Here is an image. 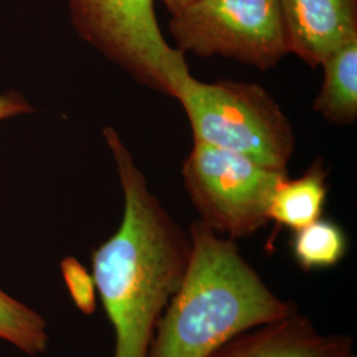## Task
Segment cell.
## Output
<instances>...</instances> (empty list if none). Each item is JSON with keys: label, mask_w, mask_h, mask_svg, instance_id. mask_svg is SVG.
Wrapping results in <instances>:
<instances>
[{"label": "cell", "mask_w": 357, "mask_h": 357, "mask_svg": "<svg viewBox=\"0 0 357 357\" xmlns=\"http://www.w3.org/2000/svg\"><path fill=\"white\" fill-rule=\"evenodd\" d=\"M327 175L318 158L301 178L282 180L268 204V221L275 224V231L301 229L323 216L328 195Z\"/></svg>", "instance_id": "9"}, {"label": "cell", "mask_w": 357, "mask_h": 357, "mask_svg": "<svg viewBox=\"0 0 357 357\" xmlns=\"http://www.w3.org/2000/svg\"><path fill=\"white\" fill-rule=\"evenodd\" d=\"M123 192L114 234L91 253V275L115 333L114 357H149L156 327L184 280L191 237L149 188L128 146L103 128Z\"/></svg>", "instance_id": "1"}, {"label": "cell", "mask_w": 357, "mask_h": 357, "mask_svg": "<svg viewBox=\"0 0 357 357\" xmlns=\"http://www.w3.org/2000/svg\"><path fill=\"white\" fill-rule=\"evenodd\" d=\"M290 249L294 261L303 271L337 266L348 253V237L335 221L320 217L301 229L294 230Z\"/></svg>", "instance_id": "11"}, {"label": "cell", "mask_w": 357, "mask_h": 357, "mask_svg": "<svg viewBox=\"0 0 357 357\" xmlns=\"http://www.w3.org/2000/svg\"><path fill=\"white\" fill-rule=\"evenodd\" d=\"M32 112V106L26 102V98L22 94L16 91L0 94V121L17 115L29 114Z\"/></svg>", "instance_id": "14"}, {"label": "cell", "mask_w": 357, "mask_h": 357, "mask_svg": "<svg viewBox=\"0 0 357 357\" xmlns=\"http://www.w3.org/2000/svg\"><path fill=\"white\" fill-rule=\"evenodd\" d=\"M0 339L29 356H38L48 347L45 319L0 289Z\"/></svg>", "instance_id": "12"}, {"label": "cell", "mask_w": 357, "mask_h": 357, "mask_svg": "<svg viewBox=\"0 0 357 357\" xmlns=\"http://www.w3.org/2000/svg\"><path fill=\"white\" fill-rule=\"evenodd\" d=\"M188 233V268L156 327L149 357H208L237 335L299 311L268 289L234 240L200 220Z\"/></svg>", "instance_id": "2"}, {"label": "cell", "mask_w": 357, "mask_h": 357, "mask_svg": "<svg viewBox=\"0 0 357 357\" xmlns=\"http://www.w3.org/2000/svg\"><path fill=\"white\" fill-rule=\"evenodd\" d=\"M61 273L75 305L85 315H91L97 307V289L91 273L73 257L63 259Z\"/></svg>", "instance_id": "13"}, {"label": "cell", "mask_w": 357, "mask_h": 357, "mask_svg": "<svg viewBox=\"0 0 357 357\" xmlns=\"http://www.w3.org/2000/svg\"><path fill=\"white\" fill-rule=\"evenodd\" d=\"M176 50L222 56L261 70L289 53L278 0H193L171 13Z\"/></svg>", "instance_id": "6"}, {"label": "cell", "mask_w": 357, "mask_h": 357, "mask_svg": "<svg viewBox=\"0 0 357 357\" xmlns=\"http://www.w3.org/2000/svg\"><path fill=\"white\" fill-rule=\"evenodd\" d=\"M289 53L319 66L357 38V0H278Z\"/></svg>", "instance_id": "8"}, {"label": "cell", "mask_w": 357, "mask_h": 357, "mask_svg": "<svg viewBox=\"0 0 357 357\" xmlns=\"http://www.w3.org/2000/svg\"><path fill=\"white\" fill-rule=\"evenodd\" d=\"M181 172L200 221L231 240L252 236L268 224L271 196L289 176V172L199 142H193Z\"/></svg>", "instance_id": "5"}, {"label": "cell", "mask_w": 357, "mask_h": 357, "mask_svg": "<svg viewBox=\"0 0 357 357\" xmlns=\"http://www.w3.org/2000/svg\"><path fill=\"white\" fill-rule=\"evenodd\" d=\"M172 97L190 119L193 142L287 172L295 147L293 126L262 86L233 79L208 84L188 70L178 77Z\"/></svg>", "instance_id": "3"}, {"label": "cell", "mask_w": 357, "mask_h": 357, "mask_svg": "<svg viewBox=\"0 0 357 357\" xmlns=\"http://www.w3.org/2000/svg\"><path fill=\"white\" fill-rule=\"evenodd\" d=\"M78 35L128 75L174 96L176 79L190 68L172 48L156 19L153 0H68Z\"/></svg>", "instance_id": "4"}, {"label": "cell", "mask_w": 357, "mask_h": 357, "mask_svg": "<svg viewBox=\"0 0 357 357\" xmlns=\"http://www.w3.org/2000/svg\"><path fill=\"white\" fill-rule=\"evenodd\" d=\"M324 79L314 109L336 125H351L357 118V38L347 41L321 63Z\"/></svg>", "instance_id": "10"}, {"label": "cell", "mask_w": 357, "mask_h": 357, "mask_svg": "<svg viewBox=\"0 0 357 357\" xmlns=\"http://www.w3.org/2000/svg\"><path fill=\"white\" fill-rule=\"evenodd\" d=\"M208 357H357L352 336L323 333L295 312L243 332Z\"/></svg>", "instance_id": "7"}, {"label": "cell", "mask_w": 357, "mask_h": 357, "mask_svg": "<svg viewBox=\"0 0 357 357\" xmlns=\"http://www.w3.org/2000/svg\"><path fill=\"white\" fill-rule=\"evenodd\" d=\"M168 11L171 13H178V10L188 6L193 0H163Z\"/></svg>", "instance_id": "15"}]
</instances>
